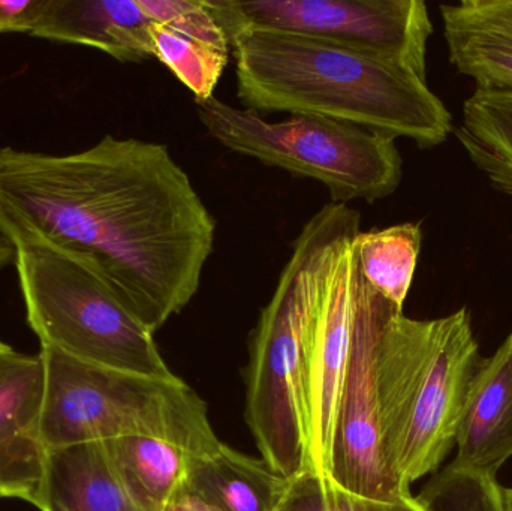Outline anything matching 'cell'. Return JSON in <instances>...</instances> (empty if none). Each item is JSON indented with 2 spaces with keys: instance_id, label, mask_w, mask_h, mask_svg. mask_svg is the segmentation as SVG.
I'll return each instance as SVG.
<instances>
[{
  "instance_id": "cell-1",
  "label": "cell",
  "mask_w": 512,
  "mask_h": 511,
  "mask_svg": "<svg viewBox=\"0 0 512 511\" xmlns=\"http://www.w3.org/2000/svg\"><path fill=\"white\" fill-rule=\"evenodd\" d=\"M0 230L74 255L155 333L197 294L216 222L165 144L105 135L69 155L0 147Z\"/></svg>"
},
{
  "instance_id": "cell-2",
  "label": "cell",
  "mask_w": 512,
  "mask_h": 511,
  "mask_svg": "<svg viewBox=\"0 0 512 511\" xmlns=\"http://www.w3.org/2000/svg\"><path fill=\"white\" fill-rule=\"evenodd\" d=\"M228 39L246 110L327 117L409 138L420 149L444 144L454 131L426 78L399 63L270 30H240Z\"/></svg>"
},
{
  "instance_id": "cell-3",
  "label": "cell",
  "mask_w": 512,
  "mask_h": 511,
  "mask_svg": "<svg viewBox=\"0 0 512 511\" xmlns=\"http://www.w3.org/2000/svg\"><path fill=\"white\" fill-rule=\"evenodd\" d=\"M483 356L462 308L436 320L403 311L388 318L376 356L379 435L391 479L412 494L418 480L441 470Z\"/></svg>"
},
{
  "instance_id": "cell-4",
  "label": "cell",
  "mask_w": 512,
  "mask_h": 511,
  "mask_svg": "<svg viewBox=\"0 0 512 511\" xmlns=\"http://www.w3.org/2000/svg\"><path fill=\"white\" fill-rule=\"evenodd\" d=\"M360 212L325 204L292 243L301 297V369L309 473L330 477L340 399L354 347L364 278L355 239Z\"/></svg>"
},
{
  "instance_id": "cell-5",
  "label": "cell",
  "mask_w": 512,
  "mask_h": 511,
  "mask_svg": "<svg viewBox=\"0 0 512 511\" xmlns=\"http://www.w3.org/2000/svg\"><path fill=\"white\" fill-rule=\"evenodd\" d=\"M45 449L149 437L207 456L222 446L209 407L182 378H155L90 365L41 348Z\"/></svg>"
},
{
  "instance_id": "cell-6",
  "label": "cell",
  "mask_w": 512,
  "mask_h": 511,
  "mask_svg": "<svg viewBox=\"0 0 512 511\" xmlns=\"http://www.w3.org/2000/svg\"><path fill=\"white\" fill-rule=\"evenodd\" d=\"M27 323L41 342L90 365L173 378L140 318L92 267L48 243H14Z\"/></svg>"
},
{
  "instance_id": "cell-7",
  "label": "cell",
  "mask_w": 512,
  "mask_h": 511,
  "mask_svg": "<svg viewBox=\"0 0 512 511\" xmlns=\"http://www.w3.org/2000/svg\"><path fill=\"white\" fill-rule=\"evenodd\" d=\"M210 137L267 167L309 177L330 192L331 203H375L397 191L403 161L396 138L319 116L292 114L267 122L218 98L195 101Z\"/></svg>"
},
{
  "instance_id": "cell-8",
  "label": "cell",
  "mask_w": 512,
  "mask_h": 511,
  "mask_svg": "<svg viewBox=\"0 0 512 511\" xmlns=\"http://www.w3.org/2000/svg\"><path fill=\"white\" fill-rule=\"evenodd\" d=\"M245 419L261 459L289 480L309 473L297 258L286 261L251 338Z\"/></svg>"
},
{
  "instance_id": "cell-9",
  "label": "cell",
  "mask_w": 512,
  "mask_h": 511,
  "mask_svg": "<svg viewBox=\"0 0 512 511\" xmlns=\"http://www.w3.org/2000/svg\"><path fill=\"white\" fill-rule=\"evenodd\" d=\"M227 36L256 29L330 42L426 78L433 33L423 0H204Z\"/></svg>"
},
{
  "instance_id": "cell-10",
  "label": "cell",
  "mask_w": 512,
  "mask_h": 511,
  "mask_svg": "<svg viewBox=\"0 0 512 511\" xmlns=\"http://www.w3.org/2000/svg\"><path fill=\"white\" fill-rule=\"evenodd\" d=\"M397 309L364 279L354 347L340 399L330 476L352 494L379 500L412 495L402 491L388 474L379 435L376 356L382 330Z\"/></svg>"
},
{
  "instance_id": "cell-11",
  "label": "cell",
  "mask_w": 512,
  "mask_h": 511,
  "mask_svg": "<svg viewBox=\"0 0 512 511\" xmlns=\"http://www.w3.org/2000/svg\"><path fill=\"white\" fill-rule=\"evenodd\" d=\"M45 369L0 341V498L36 506L47 449L42 443Z\"/></svg>"
},
{
  "instance_id": "cell-12",
  "label": "cell",
  "mask_w": 512,
  "mask_h": 511,
  "mask_svg": "<svg viewBox=\"0 0 512 511\" xmlns=\"http://www.w3.org/2000/svg\"><path fill=\"white\" fill-rule=\"evenodd\" d=\"M149 26L153 57L164 63L195 101L212 98L228 60L230 39L204 0H138Z\"/></svg>"
},
{
  "instance_id": "cell-13",
  "label": "cell",
  "mask_w": 512,
  "mask_h": 511,
  "mask_svg": "<svg viewBox=\"0 0 512 511\" xmlns=\"http://www.w3.org/2000/svg\"><path fill=\"white\" fill-rule=\"evenodd\" d=\"M451 464L496 477L512 456V332L483 357L469 387Z\"/></svg>"
},
{
  "instance_id": "cell-14",
  "label": "cell",
  "mask_w": 512,
  "mask_h": 511,
  "mask_svg": "<svg viewBox=\"0 0 512 511\" xmlns=\"http://www.w3.org/2000/svg\"><path fill=\"white\" fill-rule=\"evenodd\" d=\"M150 23L138 0H47L32 36L140 63L153 57Z\"/></svg>"
},
{
  "instance_id": "cell-15",
  "label": "cell",
  "mask_w": 512,
  "mask_h": 511,
  "mask_svg": "<svg viewBox=\"0 0 512 511\" xmlns=\"http://www.w3.org/2000/svg\"><path fill=\"white\" fill-rule=\"evenodd\" d=\"M451 65L478 92L512 95V0L441 5Z\"/></svg>"
},
{
  "instance_id": "cell-16",
  "label": "cell",
  "mask_w": 512,
  "mask_h": 511,
  "mask_svg": "<svg viewBox=\"0 0 512 511\" xmlns=\"http://www.w3.org/2000/svg\"><path fill=\"white\" fill-rule=\"evenodd\" d=\"M39 511H144L117 476L104 441L47 450Z\"/></svg>"
},
{
  "instance_id": "cell-17",
  "label": "cell",
  "mask_w": 512,
  "mask_h": 511,
  "mask_svg": "<svg viewBox=\"0 0 512 511\" xmlns=\"http://www.w3.org/2000/svg\"><path fill=\"white\" fill-rule=\"evenodd\" d=\"M292 480L227 444L212 455L194 456L186 491L221 511H280Z\"/></svg>"
},
{
  "instance_id": "cell-18",
  "label": "cell",
  "mask_w": 512,
  "mask_h": 511,
  "mask_svg": "<svg viewBox=\"0 0 512 511\" xmlns=\"http://www.w3.org/2000/svg\"><path fill=\"white\" fill-rule=\"evenodd\" d=\"M111 464L132 500L144 511H161L185 491L194 455L149 437L104 441Z\"/></svg>"
},
{
  "instance_id": "cell-19",
  "label": "cell",
  "mask_w": 512,
  "mask_h": 511,
  "mask_svg": "<svg viewBox=\"0 0 512 511\" xmlns=\"http://www.w3.org/2000/svg\"><path fill=\"white\" fill-rule=\"evenodd\" d=\"M453 132L490 185L512 198V95L475 90Z\"/></svg>"
},
{
  "instance_id": "cell-20",
  "label": "cell",
  "mask_w": 512,
  "mask_h": 511,
  "mask_svg": "<svg viewBox=\"0 0 512 511\" xmlns=\"http://www.w3.org/2000/svg\"><path fill=\"white\" fill-rule=\"evenodd\" d=\"M421 242L420 225L411 222L360 231L355 239L358 266L367 284L402 311L414 281Z\"/></svg>"
},
{
  "instance_id": "cell-21",
  "label": "cell",
  "mask_w": 512,
  "mask_h": 511,
  "mask_svg": "<svg viewBox=\"0 0 512 511\" xmlns=\"http://www.w3.org/2000/svg\"><path fill=\"white\" fill-rule=\"evenodd\" d=\"M417 498L430 511H504L496 477L453 464L430 476Z\"/></svg>"
},
{
  "instance_id": "cell-22",
  "label": "cell",
  "mask_w": 512,
  "mask_h": 511,
  "mask_svg": "<svg viewBox=\"0 0 512 511\" xmlns=\"http://www.w3.org/2000/svg\"><path fill=\"white\" fill-rule=\"evenodd\" d=\"M282 510L289 511H430L417 497H361L346 491L330 477L306 473L292 480L288 498Z\"/></svg>"
},
{
  "instance_id": "cell-23",
  "label": "cell",
  "mask_w": 512,
  "mask_h": 511,
  "mask_svg": "<svg viewBox=\"0 0 512 511\" xmlns=\"http://www.w3.org/2000/svg\"><path fill=\"white\" fill-rule=\"evenodd\" d=\"M47 0H0V33L32 36L44 14Z\"/></svg>"
},
{
  "instance_id": "cell-24",
  "label": "cell",
  "mask_w": 512,
  "mask_h": 511,
  "mask_svg": "<svg viewBox=\"0 0 512 511\" xmlns=\"http://www.w3.org/2000/svg\"><path fill=\"white\" fill-rule=\"evenodd\" d=\"M161 511H221L216 507L210 506L206 501L198 498L197 495L191 492L183 491L177 494L173 500L165 504L164 509Z\"/></svg>"
},
{
  "instance_id": "cell-25",
  "label": "cell",
  "mask_w": 512,
  "mask_h": 511,
  "mask_svg": "<svg viewBox=\"0 0 512 511\" xmlns=\"http://www.w3.org/2000/svg\"><path fill=\"white\" fill-rule=\"evenodd\" d=\"M15 246L8 237L0 230V270L8 264L14 263Z\"/></svg>"
},
{
  "instance_id": "cell-26",
  "label": "cell",
  "mask_w": 512,
  "mask_h": 511,
  "mask_svg": "<svg viewBox=\"0 0 512 511\" xmlns=\"http://www.w3.org/2000/svg\"><path fill=\"white\" fill-rule=\"evenodd\" d=\"M502 503H504V511H512V486L502 488Z\"/></svg>"
},
{
  "instance_id": "cell-27",
  "label": "cell",
  "mask_w": 512,
  "mask_h": 511,
  "mask_svg": "<svg viewBox=\"0 0 512 511\" xmlns=\"http://www.w3.org/2000/svg\"><path fill=\"white\" fill-rule=\"evenodd\" d=\"M280 511H289V510H280Z\"/></svg>"
},
{
  "instance_id": "cell-28",
  "label": "cell",
  "mask_w": 512,
  "mask_h": 511,
  "mask_svg": "<svg viewBox=\"0 0 512 511\" xmlns=\"http://www.w3.org/2000/svg\"><path fill=\"white\" fill-rule=\"evenodd\" d=\"M0 500H2V498H0Z\"/></svg>"
}]
</instances>
